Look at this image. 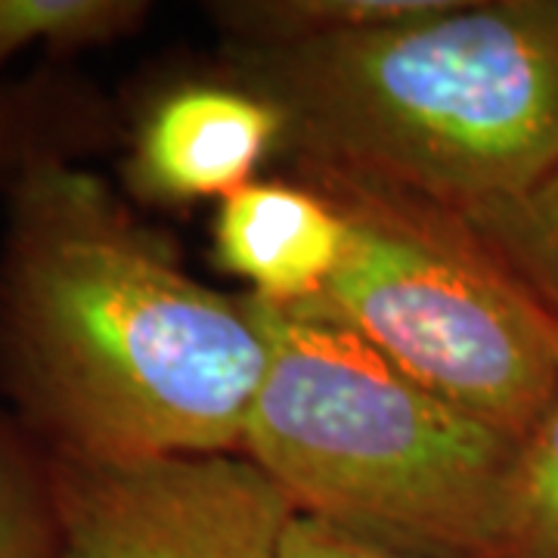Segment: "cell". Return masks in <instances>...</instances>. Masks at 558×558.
<instances>
[{
	"label": "cell",
	"mask_w": 558,
	"mask_h": 558,
	"mask_svg": "<svg viewBox=\"0 0 558 558\" xmlns=\"http://www.w3.org/2000/svg\"><path fill=\"white\" fill-rule=\"evenodd\" d=\"M153 16L146 0H0V72L25 50L53 62L137 35Z\"/></svg>",
	"instance_id": "8fae6325"
},
{
	"label": "cell",
	"mask_w": 558,
	"mask_h": 558,
	"mask_svg": "<svg viewBox=\"0 0 558 558\" xmlns=\"http://www.w3.org/2000/svg\"><path fill=\"white\" fill-rule=\"evenodd\" d=\"M60 556V512L50 453L0 410V558Z\"/></svg>",
	"instance_id": "4fadbf2b"
},
{
	"label": "cell",
	"mask_w": 558,
	"mask_h": 558,
	"mask_svg": "<svg viewBox=\"0 0 558 558\" xmlns=\"http://www.w3.org/2000/svg\"><path fill=\"white\" fill-rule=\"evenodd\" d=\"M0 391L53 459L242 453L270 363L252 295H223L81 161L3 190Z\"/></svg>",
	"instance_id": "6da1fadb"
},
{
	"label": "cell",
	"mask_w": 558,
	"mask_h": 558,
	"mask_svg": "<svg viewBox=\"0 0 558 558\" xmlns=\"http://www.w3.org/2000/svg\"><path fill=\"white\" fill-rule=\"evenodd\" d=\"M121 196L183 208L230 199L286 146V119L240 81H178L146 94L121 134Z\"/></svg>",
	"instance_id": "8992f818"
},
{
	"label": "cell",
	"mask_w": 558,
	"mask_h": 558,
	"mask_svg": "<svg viewBox=\"0 0 558 558\" xmlns=\"http://www.w3.org/2000/svg\"><path fill=\"white\" fill-rule=\"evenodd\" d=\"M57 558H282L299 515L245 453L84 465L53 459Z\"/></svg>",
	"instance_id": "5b68a950"
},
{
	"label": "cell",
	"mask_w": 558,
	"mask_h": 558,
	"mask_svg": "<svg viewBox=\"0 0 558 558\" xmlns=\"http://www.w3.org/2000/svg\"><path fill=\"white\" fill-rule=\"evenodd\" d=\"M282 558H416L410 553L391 549L385 543L341 531L336 524L295 515L286 534Z\"/></svg>",
	"instance_id": "5bb4252c"
},
{
	"label": "cell",
	"mask_w": 558,
	"mask_h": 558,
	"mask_svg": "<svg viewBox=\"0 0 558 558\" xmlns=\"http://www.w3.org/2000/svg\"><path fill=\"white\" fill-rule=\"evenodd\" d=\"M438 0H223L208 3L227 44H307L416 20Z\"/></svg>",
	"instance_id": "9c48e42d"
},
{
	"label": "cell",
	"mask_w": 558,
	"mask_h": 558,
	"mask_svg": "<svg viewBox=\"0 0 558 558\" xmlns=\"http://www.w3.org/2000/svg\"><path fill=\"white\" fill-rule=\"evenodd\" d=\"M457 215L558 317V168L515 196L469 205Z\"/></svg>",
	"instance_id": "30bf717a"
},
{
	"label": "cell",
	"mask_w": 558,
	"mask_h": 558,
	"mask_svg": "<svg viewBox=\"0 0 558 558\" xmlns=\"http://www.w3.org/2000/svg\"><path fill=\"white\" fill-rule=\"evenodd\" d=\"M484 558H558V388L521 438Z\"/></svg>",
	"instance_id": "7c38bea8"
},
{
	"label": "cell",
	"mask_w": 558,
	"mask_h": 558,
	"mask_svg": "<svg viewBox=\"0 0 558 558\" xmlns=\"http://www.w3.org/2000/svg\"><path fill=\"white\" fill-rule=\"evenodd\" d=\"M339 202L348 248L317 301L292 307L354 332L462 413L521 440L558 388V317L457 211L304 168Z\"/></svg>",
	"instance_id": "277c9868"
},
{
	"label": "cell",
	"mask_w": 558,
	"mask_h": 558,
	"mask_svg": "<svg viewBox=\"0 0 558 558\" xmlns=\"http://www.w3.org/2000/svg\"><path fill=\"white\" fill-rule=\"evenodd\" d=\"M304 168L440 208L558 168V0H438L416 20L307 44H227Z\"/></svg>",
	"instance_id": "7a4b0ae2"
},
{
	"label": "cell",
	"mask_w": 558,
	"mask_h": 558,
	"mask_svg": "<svg viewBox=\"0 0 558 558\" xmlns=\"http://www.w3.org/2000/svg\"><path fill=\"white\" fill-rule=\"evenodd\" d=\"M119 131L112 102L60 62L0 81V190L40 159L97 156Z\"/></svg>",
	"instance_id": "ba28073f"
},
{
	"label": "cell",
	"mask_w": 558,
	"mask_h": 558,
	"mask_svg": "<svg viewBox=\"0 0 558 558\" xmlns=\"http://www.w3.org/2000/svg\"><path fill=\"white\" fill-rule=\"evenodd\" d=\"M348 248L339 202L314 183L255 180L218 202V264L274 307H304L332 282Z\"/></svg>",
	"instance_id": "52a82bcc"
},
{
	"label": "cell",
	"mask_w": 558,
	"mask_h": 558,
	"mask_svg": "<svg viewBox=\"0 0 558 558\" xmlns=\"http://www.w3.org/2000/svg\"><path fill=\"white\" fill-rule=\"evenodd\" d=\"M255 304L270 363L242 453L299 515L416 558H484L521 440L432 395L336 323Z\"/></svg>",
	"instance_id": "3957f363"
}]
</instances>
